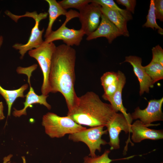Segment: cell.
Wrapping results in <instances>:
<instances>
[{"label": "cell", "mask_w": 163, "mask_h": 163, "mask_svg": "<svg viewBox=\"0 0 163 163\" xmlns=\"http://www.w3.org/2000/svg\"><path fill=\"white\" fill-rule=\"evenodd\" d=\"M75 50L65 44L56 46L53 55L48 78L49 93L60 92L68 111L74 107L78 97L75 89Z\"/></svg>", "instance_id": "1"}, {"label": "cell", "mask_w": 163, "mask_h": 163, "mask_svg": "<svg viewBox=\"0 0 163 163\" xmlns=\"http://www.w3.org/2000/svg\"><path fill=\"white\" fill-rule=\"evenodd\" d=\"M117 113L110 104L104 102L97 94L90 91L78 97L67 116L82 126L105 127Z\"/></svg>", "instance_id": "2"}, {"label": "cell", "mask_w": 163, "mask_h": 163, "mask_svg": "<svg viewBox=\"0 0 163 163\" xmlns=\"http://www.w3.org/2000/svg\"><path fill=\"white\" fill-rule=\"evenodd\" d=\"M42 124L46 134L51 138H62L66 134H73L87 128L67 116L61 117L52 112H48L43 116Z\"/></svg>", "instance_id": "3"}, {"label": "cell", "mask_w": 163, "mask_h": 163, "mask_svg": "<svg viewBox=\"0 0 163 163\" xmlns=\"http://www.w3.org/2000/svg\"><path fill=\"white\" fill-rule=\"evenodd\" d=\"M104 126H99L84 129L79 132L69 134L68 139L74 142H81L85 143L88 148L89 155L92 157L97 155L95 152L97 150L100 152L101 145H105L108 142L102 139V136L107 134V130L104 129Z\"/></svg>", "instance_id": "4"}, {"label": "cell", "mask_w": 163, "mask_h": 163, "mask_svg": "<svg viewBox=\"0 0 163 163\" xmlns=\"http://www.w3.org/2000/svg\"><path fill=\"white\" fill-rule=\"evenodd\" d=\"M56 46L53 42H44L39 47L28 51L29 55L37 61L42 70L43 76L41 88L42 94L47 95L49 93L48 78L51 60Z\"/></svg>", "instance_id": "5"}, {"label": "cell", "mask_w": 163, "mask_h": 163, "mask_svg": "<svg viewBox=\"0 0 163 163\" xmlns=\"http://www.w3.org/2000/svg\"><path fill=\"white\" fill-rule=\"evenodd\" d=\"M78 14L79 12L75 10L71 9L68 11L64 22L57 30L53 31L45 38L44 41L49 43L54 41L61 40L68 46L79 45L85 35L84 32L81 29L76 30L69 29L66 26L69 21L72 18L78 17Z\"/></svg>", "instance_id": "6"}, {"label": "cell", "mask_w": 163, "mask_h": 163, "mask_svg": "<svg viewBox=\"0 0 163 163\" xmlns=\"http://www.w3.org/2000/svg\"><path fill=\"white\" fill-rule=\"evenodd\" d=\"M163 103L162 97L159 99L150 100L148 102L147 107L144 109L142 110L139 107H137L131 114L132 120L138 119L147 127L160 125L159 123L153 124L152 123L163 120L162 110Z\"/></svg>", "instance_id": "7"}, {"label": "cell", "mask_w": 163, "mask_h": 163, "mask_svg": "<svg viewBox=\"0 0 163 163\" xmlns=\"http://www.w3.org/2000/svg\"><path fill=\"white\" fill-rule=\"evenodd\" d=\"M101 6L94 2H91L80 9L78 18L81 23V29L88 36L94 31L100 23L102 13Z\"/></svg>", "instance_id": "8"}, {"label": "cell", "mask_w": 163, "mask_h": 163, "mask_svg": "<svg viewBox=\"0 0 163 163\" xmlns=\"http://www.w3.org/2000/svg\"><path fill=\"white\" fill-rule=\"evenodd\" d=\"M36 68L34 65L28 67H20L19 69L18 73L19 74H24L28 77V81L30 85L29 90L25 96V101L24 102V107L20 110H18L14 108V111L12 113L13 115L16 117H20L22 115H27L26 110L29 107L33 104H38L43 105L48 109L50 110L51 106L46 101L48 95H45L43 94L40 95L37 94L31 87L30 82V78L32 72Z\"/></svg>", "instance_id": "9"}, {"label": "cell", "mask_w": 163, "mask_h": 163, "mask_svg": "<svg viewBox=\"0 0 163 163\" xmlns=\"http://www.w3.org/2000/svg\"><path fill=\"white\" fill-rule=\"evenodd\" d=\"M130 124L121 113H117L106 127L109 134L110 141L108 144L110 150L120 148L119 134L122 131L125 133H131Z\"/></svg>", "instance_id": "10"}, {"label": "cell", "mask_w": 163, "mask_h": 163, "mask_svg": "<svg viewBox=\"0 0 163 163\" xmlns=\"http://www.w3.org/2000/svg\"><path fill=\"white\" fill-rule=\"evenodd\" d=\"M124 62H129L133 67L134 72L139 83L140 95L145 92L149 93L150 88L153 87L154 84L142 65V59L136 56H129L125 57Z\"/></svg>", "instance_id": "11"}, {"label": "cell", "mask_w": 163, "mask_h": 163, "mask_svg": "<svg viewBox=\"0 0 163 163\" xmlns=\"http://www.w3.org/2000/svg\"><path fill=\"white\" fill-rule=\"evenodd\" d=\"M139 120L135 121L131 125V139L136 143L145 139L158 140L163 139V131L149 128Z\"/></svg>", "instance_id": "12"}, {"label": "cell", "mask_w": 163, "mask_h": 163, "mask_svg": "<svg viewBox=\"0 0 163 163\" xmlns=\"http://www.w3.org/2000/svg\"><path fill=\"white\" fill-rule=\"evenodd\" d=\"M101 21L97 28L86 39L90 40L98 37H104L111 43L117 37L122 35L118 28L103 14L101 16Z\"/></svg>", "instance_id": "13"}, {"label": "cell", "mask_w": 163, "mask_h": 163, "mask_svg": "<svg viewBox=\"0 0 163 163\" xmlns=\"http://www.w3.org/2000/svg\"><path fill=\"white\" fill-rule=\"evenodd\" d=\"M34 20L35 24L32 29L27 42L25 44L16 43L12 46L14 49L19 50L21 59H23L25 54L28 51L39 47L44 42L43 40L42 35L44 29L43 28L42 30H40L39 28V23L41 20L37 19Z\"/></svg>", "instance_id": "14"}, {"label": "cell", "mask_w": 163, "mask_h": 163, "mask_svg": "<svg viewBox=\"0 0 163 163\" xmlns=\"http://www.w3.org/2000/svg\"><path fill=\"white\" fill-rule=\"evenodd\" d=\"M119 76V83L115 92L109 102L117 112H121L129 122L132 124V120L131 114L126 112V109L123 105L122 100V91L126 82V78L121 71L117 72Z\"/></svg>", "instance_id": "15"}, {"label": "cell", "mask_w": 163, "mask_h": 163, "mask_svg": "<svg viewBox=\"0 0 163 163\" xmlns=\"http://www.w3.org/2000/svg\"><path fill=\"white\" fill-rule=\"evenodd\" d=\"M101 11L108 19L120 30L123 35L128 37L126 20L117 10L107 7L101 6Z\"/></svg>", "instance_id": "16"}, {"label": "cell", "mask_w": 163, "mask_h": 163, "mask_svg": "<svg viewBox=\"0 0 163 163\" xmlns=\"http://www.w3.org/2000/svg\"><path fill=\"white\" fill-rule=\"evenodd\" d=\"M45 1L48 3L49 5L48 10L49 21L44 36L45 38L48 36L53 31V25L56 19L60 15L66 16L68 13L66 10L64 9L56 0Z\"/></svg>", "instance_id": "17"}, {"label": "cell", "mask_w": 163, "mask_h": 163, "mask_svg": "<svg viewBox=\"0 0 163 163\" xmlns=\"http://www.w3.org/2000/svg\"><path fill=\"white\" fill-rule=\"evenodd\" d=\"M28 87V85L26 84L18 89L8 90L3 88L0 85V94L5 100L8 105V117L10 116L12 105L16 99L19 97H25L24 92Z\"/></svg>", "instance_id": "18"}, {"label": "cell", "mask_w": 163, "mask_h": 163, "mask_svg": "<svg viewBox=\"0 0 163 163\" xmlns=\"http://www.w3.org/2000/svg\"><path fill=\"white\" fill-rule=\"evenodd\" d=\"M143 68L154 84L163 79V66L152 61Z\"/></svg>", "instance_id": "19"}, {"label": "cell", "mask_w": 163, "mask_h": 163, "mask_svg": "<svg viewBox=\"0 0 163 163\" xmlns=\"http://www.w3.org/2000/svg\"><path fill=\"white\" fill-rule=\"evenodd\" d=\"M146 18V21L143 25V27H150L154 30V28L155 30L158 29V33L163 35V29L158 25L156 21L154 0L150 1L149 8Z\"/></svg>", "instance_id": "20"}, {"label": "cell", "mask_w": 163, "mask_h": 163, "mask_svg": "<svg viewBox=\"0 0 163 163\" xmlns=\"http://www.w3.org/2000/svg\"><path fill=\"white\" fill-rule=\"evenodd\" d=\"M91 2L98 4L101 6L107 7L118 11L127 21L132 19L130 12L127 10L120 8L113 0H91Z\"/></svg>", "instance_id": "21"}, {"label": "cell", "mask_w": 163, "mask_h": 163, "mask_svg": "<svg viewBox=\"0 0 163 163\" xmlns=\"http://www.w3.org/2000/svg\"><path fill=\"white\" fill-rule=\"evenodd\" d=\"M65 9L74 8L79 10L91 2V0H63L58 2Z\"/></svg>", "instance_id": "22"}, {"label": "cell", "mask_w": 163, "mask_h": 163, "mask_svg": "<svg viewBox=\"0 0 163 163\" xmlns=\"http://www.w3.org/2000/svg\"><path fill=\"white\" fill-rule=\"evenodd\" d=\"M110 152V150H106L100 156H97L94 157L85 156L84 158V163H110L113 161L118 160L110 158L109 155Z\"/></svg>", "instance_id": "23"}, {"label": "cell", "mask_w": 163, "mask_h": 163, "mask_svg": "<svg viewBox=\"0 0 163 163\" xmlns=\"http://www.w3.org/2000/svg\"><path fill=\"white\" fill-rule=\"evenodd\" d=\"M119 76L117 72H107L104 73L101 78V85L104 90L118 81Z\"/></svg>", "instance_id": "24"}, {"label": "cell", "mask_w": 163, "mask_h": 163, "mask_svg": "<svg viewBox=\"0 0 163 163\" xmlns=\"http://www.w3.org/2000/svg\"><path fill=\"white\" fill-rule=\"evenodd\" d=\"M5 13L6 15L16 22H17L19 18L23 17H31L33 18L34 20L37 19H41L43 20L46 18L48 14L47 12L41 13L38 14L36 12L34 11L31 13L27 12L24 15L18 16L13 14L9 11L6 10Z\"/></svg>", "instance_id": "25"}, {"label": "cell", "mask_w": 163, "mask_h": 163, "mask_svg": "<svg viewBox=\"0 0 163 163\" xmlns=\"http://www.w3.org/2000/svg\"><path fill=\"white\" fill-rule=\"evenodd\" d=\"M152 61L158 63L163 66V50L159 45L152 49Z\"/></svg>", "instance_id": "26"}, {"label": "cell", "mask_w": 163, "mask_h": 163, "mask_svg": "<svg viewBox=\"0 0 163 163\" xmlns=\"http://www.w3.org/2000/svg\"><path fill=\"white\" fill-rule=\"evenodd\" d=\"M118 83L119 80L104 90V93L102 95L103 99L108 101H110L117 90Z\"/></svg>", "instance_id": "27"}, {"label": "cell", "mask_w": 163, "mask_h": 163, "mask_svg": "<svg viewBox=\"0 0 163 163\" xmlns=\"http://www.w3.org/2000/svg\"><path fill=\"white\" fill-rule=\"evenodd\" d=\"M156 19L163 21V0H154Z\"/></svg>", "instance_id": "28"}, {"label": "cell", "mask_w": 163, "mask_h": 163, "mask_svg": "<svg viewBox=\"0 0 163 163\" xmlns=\"http://www.w3.org/2000/svg\"><path fill=\"white\" fill-rule=\"evenodd\" d=\"M116 2L119 4L125 6L126 10L130 12L134 13L135 8L136 4L135 0H117Z\"/></svg>", "instance_id": "29"}, {"label": "cell", "mask_w": 163, "mask_h": 163, "mask_svg": "<svg viewBox=\"0 0 163 163\" xmlns=\"http://www.w3.org/2000/svg\"><path fill=\"white\" fill-rule=\"evenodd\" d=\"M4 106L3 103L0 102V120L5 119V116L3 113Z\"/></svg>", "instance_id": "30"}, {"label": "cell", "mask_w": 163, "mask_h": 163, "mask_svg": "<svg viewBox=\"0 0 163 163\" xmlns=\"http://www.w3.org/2000/svg\"><path fill=\"white\" fill-rule=\"evenodd\" d=\"M12 156L13 155L12 154H10L4 157L3 159V163H11V159Z\"/></svg>", "instance_id": "31"}, {"label": "cell", "mask_w": 163, "mask_h": 163, "mask_svg": "<svg viewBox=\"0 0 163 163\" xmlns=\"http://www.w3.org/2000/svg\"><path fill=\"white\" fill-rule=\"evenodd\" d=\"M3 40V38L2 36H0V49L2 45Z\"/></svg>", "instance_id": "32"}]
</instances>
